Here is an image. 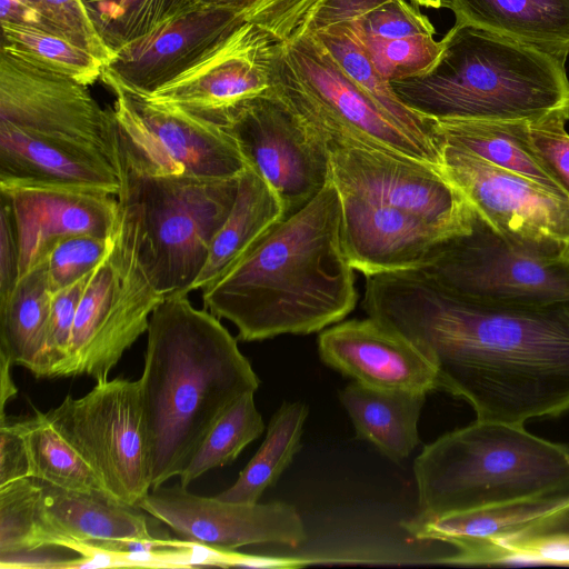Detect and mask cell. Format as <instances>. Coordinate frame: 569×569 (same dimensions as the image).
<instances>
[{
    "label": "cell",
    "instance_id": "b9f144b4",
    "mask_svg": "<svg viewBox=\"0 0 569 569\" xmlns=\"http://www.w3.org/2000/svg\"><path fill=\"white\" fill-rule=\"evenodd\" d=\"M88 274L72 284L52 292L37 378H58L60 368L68 357L78 305Z\"/></svg>",
    "mask_w": 569,
    "mask_h": 569
},
{
    "label": "cell",
    "instance_id": "7c38bea8",
    "mask_svg": "<svg viewBox=\"0 0 569 569\" xmlns=\"http://www.w3.org/2000/svg\"><path fill=\"white\" fill-rule=\"evenodd\" d=\"M223 128L247 164L277 193L284 217L306 206L331 179L326 141L272 88L236 107Z\"/></svg>",
    "mask_w": 569,
    "mask_h": 569
},
{
    "label": "cell",
    "instance_id": "ba28073f",
    "mask_svg": "<svg viewBox=\"0 0 569 569\" xmlns=\"http://www.w3.org/2000/svg\"><path fill=\"white\" fill-rule=\"evenodd\" d=\"M164 298L140 262L133 222L120 207L111 247L87 277L58 378L108 380Z\"/></svg>",
    "mask_w": 569,
    "mask_h": 569
},
{
    "label": "cell",
    "instance_id": "bcb514c9",
    "mask_svg": "<svg viewBox=\"0 0 569 569\" xmlns=\"http://www.w3.org/2000/svg\"><path fill=\"white\" fill-rule=\"evenodd\" d=\"M13 366L11 361L0 353V411L4 415L6 403L17 395L18 388L13 383L10 375V368Z\"/></svg>",
    "mask_w": 569,
    "mask_h": 569
},
{
    "label": "cell",
    "instance_id": "7bdbcfd3",
    "mask_svg": "<svg viewBox=\"0 0 569 569\" xmlns=\"http://www.w3.org/2000/svg\"><path fill=\"white\" fill-rule=\"evenodd\" d=\"M317 0H258L243 16L280 42L289 40Z\"/></svg>",
    "mask_w": 569,
    "mask_h": 569
},
{
    "label": "cell",
    "instance_id": "d6a6232c",
    "mask_svg": "<svg viewBox=\"0 0 569 569\" xmlns=\"http://www.w3.org/2000/svg\"><path fill=\"white\" fill-rule=\"evenodd\" d=\"M18 423L28 448L31 478L68 490H104L97 473L47 412L34 410Z\"/></svg>",
    "mask_w": 569,
    "mask_h": 569
},
{
    "label": "cell",
    "instance_id": "6da1fadb",
    "mask_svg": "<svg viewBox=\"0 0 569 569\" xmlns=\"http://www.w3.org/2000/svg\"><path fill=\"white\" fill-rule=\"evenodd\" d=\"M363 308L431 362L477 419L525 426L569 411V300L489 303L419 270L366 277Z\"/></svg>",
    "mask_w": 569,
    "mask_h": 569
},
{
    "label": "cell",
    "instance_id": "836d02e7",
    "mask_svg": "<svg viewBox=\"0 0 569 569\" xmlns=\"http://www.w3.org/2000/svg\"><path fill=\"white\" fill-rule=\"evenodd\" d=\"M467 566H569V506L507 538L471 548Z\"/></svg>",
    "mask_w": 569,
    "mask_h": 569
},
{
    "label": "cell",
    "instance_id": "f546056e",
    "mask_svg": "<svg viewBox=\"0 0 569 569\" xmlns=\"http://www.w3.org/2000/svg\"><path fill=\"white\" fill-rule=\"evenodd\" d=\"M518 122L432 120L431 128L437 144L462 148L492 164L563 193L521 143Z\"/></svg>",
    "mask_w": 569,
    "mask_h": 569
},
{
    "label": "cell",
    "instance_id": "ab89813d",
    "mask_svg": "<svg viewBox=\"0 0 569 569\" xmlns=\"http://www.w3.org/2000/svg\"><path fill=\"white\" fill-rule=\"evenodd\" d=\"M569 111H560L535 121H519L518 134L537 160L569 198Z\"/></svg>",
    "mask_w": 569,
    "mask_h": 569
},
{
    "label": "cell",
    "instance_id": "7a4b0ae2",
    "mask_svg": "<svg viewBox=\"0 0 569 569\" xmlns=\"http://www.w3.org/2000/svg\"><path fill=\"white\" fill-rule=\"evenodd\" d=\"M341 224V199L330 179L203 288V306L231 321L243 341L308 335L341 321L358 298Z\"/></svg>",
    "mask_w": 569,
    "mask_h": 569
},
{
    "label": "cell",
    "instance_id": "8992f818",
    "mask_svg": "<svg viewBox=\"0 0 569 569\" xmlns=\"http://www.w3.org/2000/svg\"><path fill=\"white\" fill-rule=\"evenodd\" d=\"M238 178L121 172L117 199L133 222L140 262L163 296L189 293L233 206Z\"/></svg>",
    "mask_w": 569,
    "mask_h": 569
},
{
    "label": "cell",
    "instance_id": "44dd1931",
    "mask_svg": "<svg viewBox=\"0 0 569 569\" xmlns=\"http://www.w3.org/2000/svg\"><path fill=\"white\" fill-rule=\"evenodd\" d=\"M318 351L326 365L368 387L425 393L438 389L436 369L421 351L372 317L323 330Z\"/></svg>",
    "mask_w": 569,
    "mask_h": 569
},
{
    "label": "cell",
    "instance_id": "d590c367",
    "mask_svg": "<svg viewBox=\"0 0 569 569\" xmlns=\"http://www.w3.org/2000/svg\"><path fill=\"white\" fill-rule=\"evenodd\" d=\"M254 392H247L229 406L216 420L179 476V483L188 487L210 469L231 463L240 452L260 437L264 429L256 408Z\"/></svg>",
    "mask_w": 569,
    "mask_h": 569
},
{
    "label": "cell",
    "instance_id": "8d00e7d4",
    "mask_svg": "<svg viewBox=\"0 0 569 569\" xmlns=\"http://www.w3.org/2000/svg\"><path fill=\"white\" fill-rule=\"evenodd\" d=\"M100 37L114 53L194 6L192 0H82Z\"/></svg>",
    "mask_w": 569,
    "mask_h": 569
},
{
    "label": "cell",
    "instance_id": "c3c4849f",
    "mask_svg": "<svg viewBox=\"0 0 569 569\" xmlns=\"http://www.w3.org/2000/svg\"><path fill=\"white\" fill-rule=\"evenodd\" d=\"M415 3L428 8L439 9L442 8V0H411Z\"/></svg>",
    "mask_w": 569,
    "mask_h": 569
},
{
    "label": "cell",
    "instance_id": "52a82bcc",
    "mask_svg": "<svg viewBox=\"0 0 569 569\" xmlns=\"http://www.w3.org/2000/svg\"><path fill=\"white\" fill-rule=\"evenodd\" d=\"M272 89L326 143L365 144L440 166L439 146L388 116L311 32L280 42Z\"/></svg>",
    "mask_w": 569,
    "mask_h": 569
},
{
    "label": "cell",
    "instance_id": "8fae6325",
    "mask_svg": "<svg viewBox=\"0 0 569 569\" xmlns=\"http://www.w3.org/2000/svg\"><path fill=\"white\" fill-rule=\"evenodd\" d=\"M47 413L106 491L132 506L149 493L150 453L137 380L97 382L81 398L67 395Z\"/></svg>",
    "mask_w": 569,
    "mask_h": 569
},
{
    "label": "cell",
    "instance_id": "ffe728a7",
    "mask_svg": "<svg viewBox=\"0 0 569 569\" xmlns=\"http://www.w3.org/2000/svg\"><path fill=\"white\" fill-rule=\"evenodd\" d=\"M12 210L20 251V277L44 261L62 238L111 237L120 217L114 196L72 187L0 182Z\"/></svg>",
    "mask_w": 569,
    "mask_h": 569
},
{
    "label": "cell",
    "instance_id": "4dcf8cb0",
    "mask_svg": "<svg viewBox=\"0 0 569 569\" xmlns=\"http://www.w3.org/2000/svg\"><path fill=\"white\" fill-rule=\"evenodd\" d=\"M308 408L284 401L269 421L266 438L236 482L217 496L229 502L256 503L272 487L300 449Z\"/></svg>",
    "mask_w": 569,
    "mask_h": 569
},
{
    "label": "cell",
    "instance_id": "f35d334b",
    "mask_svg": "<svg viewBox=\"0 0 569 569\" xmlns=\"http://www.w3.org/2000/svg\"><path fill=\"white\" fill-rule=\"evenodd\" d=\"M41 481L17 480L0 487V568L14 566L34 551Z\"/></svg>",
    "mask_w": 569,
    "mask_h": 569
},
{
    "label": "cell",
    "instance_id": "74e56055",
    "mask_svg": "<svg viewBox=\"0 0 569 569\" xmlns=\"http://www.w3.org/2000/svg\"><path fill=\"white\" fill-rule=\"evenodd\" d=\"M2 44L89 86L104 64L92 53L37 27L1 21Z\"/></svg>",
    "mask_w": 569,
    "mask_h": 569
},
{
    "label": "cell",
    "instance_id": "5b68a950",
    "mask_svg": "<svg viewBox=\"0 0 569 569\" xmlns=\"http://www.w3.org/2000/svg\"><path fill=\"white\" fill-rule=\"evenodd\" d=\"M413 473L419 513L439 517L569 487V448L523 426L476 419L427 445Z\"/></svg>",
    "mask_w": 569,
    "mask_h": 569
},
{
    "label": "cell",
    "instance_id": "484cf974",
    "mask_svg": "<svg viewBox=\"0 0 569 569\" xmlns=\"http://www.w3.org/2000/svg\"><path fill=\"white\" fill-rule=\"evenodd\" d=\"M426 393L380 389L357 381L340 392L358 438L371 442L393 462L406 459L419 443L418 420Z\"/></svg>",
    "mask_w": 569,
    "mask_h": 569
},
{
    "label": "cell",
    "instance_id": "d4e9b609",
    "mask_svg": "<svg viewBox=\"0 0 569 569\" xmlns=\"http://www.w3.org/2000/svg\"><path fill=\"white\" fill-rule=\"evenodd\" d=\"M569 506V487L498 506L429 517L418 513L402 527L415 539L440 541L452 547L445 562L456 561L477 545L512 536Z\"/></svg>",
    "mask_w": 569,
    "mask_h": 569
},
{
    "label": "cell",
    "instance_id": "e575fe53",
    "mask_svg": "<svg viewBox=\"0 0 569 569\" xmlns=\"http://www.w3.org/2000/svg\"><path fill=\"white\" fill-rule=\"evenodd\" d=\"M1 21L37 27L96 56L104 66L113 52L92 23L82 0H1Z\"/></svg>",
    "mask_w": 569,
    "mask_h": 569
},
{
    "label": "cell",
    "instance_id": "83f0119b",
    "mask_svg": "<svg viewBox=\"0 0 569 569\" xmlns=\"http://www.w3.org/2000/svg\"><path fill=\"white\" fill-rule=\"evenodd\" d=\"M455 23L569 50V0H442Z\"/></svg>",
    "mask_w": 569,
    "mask_h": 569
},
{
    "label": "cell",
    "instance_id": "ee69618b",
    "mask_svg": "<svg viewBox=\"0 0 569 569\" xmlns=\"http://www.w3.org/2000/svg\"><path fill=\"white\" fill-rule=\"evenodd\" d=\"M31 478L30 459L18 420L0 416V487Z\"/></svg>",
    "mask_w": 569,
    "mask_h": 569
},
{
    "label": "cell",
    "instance_id": "ac0fdd59",
    "mask_svg": "<svg viewBox=\"0 0 569 569\" xmlns=\"http://www.w3.org/2000/svg\"><path fill=\"white\" fill-rule=\"evenodd\" d=\"M336 23L353 32L390 82L426 72L442 50L428 17L406 0H317L296 32Z\"/></svg>",
    "mask_w": 569,
    "mask_h": 569
},
{
    "label": "cell",
    "instance_id": "7402d4cb",
    "mask_svg": "<svg viewBox=\"0 0 569 569\" xmlns=\"http://www.w3.org/2000/svg\"><path fill=\"white\" fill-rule=\"evenodd\" d=\"M339 194L342 246L351 267L366 277L419 269L442 242L457 237L416 213Z\"/></svg>",
    "mask_w": 569,
    "mask_h": 569
},
{
    "label": "cell",
    "instance_id": "f1b7e54d",
    "mask_svg": "<svg viewBox=\"0 0 569 569\" xmlns=\"http://www.w3.org/2000/svg\"><path fill=\"white\" fill-rule=\"evenodd\" d=\"M52 290L46 262L22 274L0 300V353L37 376L50 315Z\"/></svg>",
    "mask_w": 569,
    "mask_h": 569
},
{
    "label": "cell",
    "instance_id": "5bb4252c",
    "mask_svg": "<svg viewBox=\"0 0 569 569\" xmlns=\"http://www.w3.org/2000/svg\"><path fill=\"white\" fill-rule=\"evenodd\" d=\"M440 170L476 214L505 238L569 251V198L455 146L438 143Z\"/></svg>",
    "mask_w": 569,
    "mask_h": 569
},
{
    "label": "cell",
    "instance_id": "2e32d148",
    "mask_svg": "<svg viewBox=\"0 0 569 569\" xmlns=\"http://www.w3.org/2000/svg\"><path fill=\"white\" fill-rule=\"evenodd\" d=\"M279 46L244 20L192 67L146 97L223 127L236 107L272 88Z\"/></svg>",
    "mask_w": 569,
    "mask_h": 569
},
{
    "label": "cell",
    "instance_id": "277c9868",
    "mask_svg": "<svg viewBox=\"0 0 569 569\" xmlns=\"http://www.w3.org/2000/svg\"><path fill=\"white\" fill-rule=\"evenodd\" d=\"M426 72L391 81L400 100L432 120L535 121L569 111V50L455 23Z\"/></svg>",
    "mask_w": 569,
    "mask_h": 569
},
{
    "label": "cell",
    "instance_id": "d6986e66",
    "mask_svg": "<svg viewBox=\"0 0 569 569\" xmlns=\"http://www.w3.org/2000/svg\"><path fill=\"white\" fill-rule=\"evenodd\" d=\"M244 18L231 10L192 6L117 51L102 80L150 96L188 70L238 28Z\"/></svg>",
    "mask_w": 569,
    "mask_h": 569
},
{
    "label": "cell",
    "instance_id": "30bf717a",
    "mask_svg": "<svg viewBox=\"0 0 569 569\" xmlns=\"http://www.w3.org/2000/svg\"><path fill=\"white\" fill-rule=\"evenodd\" d=\"M102 81L116 94L112 112L121 172L232 179L246 168L236 140L223 127Z\"/></svg>",
    "mask_w": 569,
    "mask_h": 569
},
{
    "label": "cell",
    "instance_id": "9a60e30c",
    "mask_svg": "<svg viewBox=\"0 0 569 569\" xmlns=\"http://www.w3.org/2000/svg\"><path fill=\"white\" fill-rule=\"evenodd\" d=\"M327 146L339 191L416 213L455 236L471 230L473 209L439 167L365 144Z\"/></svg>",
    "mask_w": 569,
    "mask_h": 569
},
{
    "label": "cell",
    "instance_id": "9c48e42d",
    "mask_svg": "<svg viewBox=\"0 0 569 569\" xmlns=\"http://www.w3.org/2000/svg\"><path fill=\"white\" fill-rule=\"evenodd\" d=\"M416 270L442 288L480 302L569 300V251L509 240L476 212L469 232L442 242Z\"/></svg>",
    "mask_w": 569,
    "mask_h": 569
},
{
    "label": "cell",
    "instance_id": "e0dca14e",
    "mask_svg": "<svg viewBox=\"0 0 569 569\" xmlns=\"http://www.w3.org/2000/svg\"><path fill=\"white\" fill-rule=\"evenodd\" d=\"M138 507L181 540L219 551L263 543L298 547L307 539L297 509L280 501L229 502L191 493L179 483L151 489Z\"/></svg>",
    "mask_w": 569,
    "mask_h": 569
},
{
    "label": "cell",
    "instance_id": "60d3db41",
    "mask_svg": "<svg viewBox=\"0 0 569 569\" xmlns=\"http://www.w3.org/2000/svg\"><path fill=\"white\" fill-rule=\"evenodd\" d=\"M112 236L76 234L60 239L44 259L52 292L91 272L110 249Z\"/></svg>",
    "mask_w": 569,
    "mask_h": 569
},
{
    "label": "cell",
    "instance_id": "7dc6e473",
    "mask_svg": "<svg viewBox=\"0 0 569 569\" xmlns=\"http://www.w3.org/2000/svg\"><path fill=\"white\" fill-rule=\"evenodd\" d=\"M257 1L258 0H192L197 6L231 10L242 16H244Z\"/></svg>",
    "mask_w": 569,
    "mask_h": 569
},
{
    "label": "cell",
    "instance_id": "f6af8a7d",
    "mask_svg": "<svg viewBox=\"0 0 569 569\" xmlns=\"http://www.w3.org/2000/svg\"><path fill=\"white\" fill-rule=\"evenodd\" d=\"M0 202V300H3L20 278V251L11 207L1 194Z\"/></svg>",
    "mask_w": 569,
    "mask_h": 569
},
{
    "label": "cell",
    "instance_id": "4fadbf2b",
    "mask_svg": "<svg viewBox=\"0 0 569 569\" xmlns=\"http://www.w3.org/2000/svg\"><path fill=\"white\" fill-rule=\"evenodd\" d=\"M0 127L93 147L120 168L112 109H103L88 86L6 46L0 51Z\"/></svg>",
    "mask_w": 569,
    "mask_h": 569
},
{
    "label": "cell",
    "instance_id": "4316f807",
    "mask_svg": "<svg viewBox=\"0 0 569 569\" xmlns=\"http://www.w3.org/2000/svg\"><path fill=\"white\" fill-rule=\"evenodd\" d=\"M283 217V207L277 193L247 164L238 178L233 206L216 233L204 267L189 292L216 281Z\"/></svg>",
    "mask_w": 569,
    "mask_h": 569
},
{
    "label": "cell",
    "instance_id": "603a6c76",
    "mask_svg": "<svg viewBox=\"0 0 569 569\" xmlns=\"http://www.w3.org/2000/svg\"><path fill=\"white\" fill-rule=\"evenodd\" d=\"M148 516L106 490H68L41 481L34 551L16 568L48 549L79 553L103 541L170 538L156 536Z\"/></svg>",
    "mask_w": 569,
    "mask_h": 569
},
{
    "label": "cell",
    "instance_id": "cb8c5ba5",
    "mask_svg": "<svg viewBox=\"0 0 569 569\" xmlns=\"http://www.w3.org/2000/svg\"><path fill=\"white\" fill-rule=\"evenodd\" d=\"M0 182L53 184L118 196L122 179L118 164L93 147L0 127Z\"/></svg>",
    "mask_w": 569,
    "mask_h": 569
},
{
    "label": "cell",
    "instance_id": "3957f363",
    "mask_svg": "<svg viewBox=\"0 0 569 569\" xmlns=\"http://www.w3.org/2000/svg\"><path fill=\"white\" fill-rule=\"evenodd\" d=\"M188 295H169L152 312L137 380L151 489L179 477L216 420L260 383L237 339Z\"/></svg>",
    "mask_w": 569,
    "mask_h": 569
},
{
    "label": "cell",
    "instance_id": "1f68e13d",
    "mask_svg": "<svg viewBox=\"0 0 569 569\" xmlns=\"http://www.w3.org/2000/svg\"><path fill=\"white\" fill-rule=\"evenodd\" d=\"M311 33L341 70L388 116L415 136L437 143L432 136V119L419 114L400 100L391 82L379 72L346 24H331Z\"/></svg>",
    "mask_w": 569,
    "mask_h": 569
}]
</instances>
